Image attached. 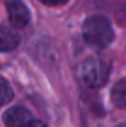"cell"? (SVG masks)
Wrapping results in <instances>:
<instances>
[{"label": "cell", "instance_id": "cell-1", "mask_svg": "<svg viewBox=\"0 0 126 127\" xmlns=\"http://www.w3.org/2000/svg\"><path fill=\"white\" fill-rule=\"evenodd\" d=\"M84 41L91 47L104 49L109 47L115 37L111 22L103 15H91L85 19L82 27Z\"/></svg>", "mask_w": 126, "mask_h": 127}, {"label": "cell", "instance_id": "cell-2", "mask_svg": "<svg viewBox=\"0 0 126 127\" xmlns=\"http://www.w3.org/2000/svg\"><path fill=\"white\" fill-rule=\"evenodd\" d=\"M79 74L89 88H101L109 79L110 63L101 56H91L82 63Z\"/></svg>", "mask_w": 126, "mask_h": 127}, {"label": "cell", "instance_id": "cell-3", "mask_svg": "<svg viewBox=\"0 0 126 127\" xmlns=\"http://www.w3.org/2000/svg\"><path fill=\"white\" fill-rule=\"evenodd\" d=\"M6 11L10 25L15 29H24L31 19L27 6L21 0H6Z\"/></svg>", "mask_w": 126, "mask_h": 127}, {"label": "cell", "instance_id": "cell-4", "mask_svg": "<svg viewBox=\"0 0 126 127\" xmlns=\"http://www.w3.org/2000/svg\"><path fill=\"white\" fill-rule=\"evenodd\" d=\"M32 120L30 110L24 106H12L2 115V121L6 127H29Z\"/></svg>", "mask_w": 126, "mask_h": 127}, {"label": "cell", "instance_id": "cell-5", "mask_svg": "<svg viewBox=\"0 0 126 127\" xmlns=\"http://www.w3.org/2000/svg\"><path fill=\"white\" fill-rule=\"evenodd\" d=\"M111 102L118 109H126V79L116 82L110 93Z\"/></svg>", "mask_w": 126, "mask_h": 127}, {"label": "cell", "instance_id": "cell-6", "mask_svg": "<svg viewBox=\"0 0 126 127\" xmlns=\"http://www.w3.org/2000/svg\"><path fill=\"white\" fill-rule=\"evenodd\" d=\"M1 52H10L20 44V36L10 29L1 26Z\"/></svg>", "mask_w": 126, "mask_h": 127}, {"label": "cell", "instance_id": "cell-7", "mask_svg": "<svg viewBox=\"0 0 126 127\" xmlns=\"http://www.w3.org/2000/svg\"><path fill=\"white\" fill-rule=\"evenodd\" d=\"M14 99V91L11 85L5 78H1V105L9 104Z\"/></svg>", "mask_w": 126, "mask_h": 127}, {"label": "cell", "instance_id": "cell-8", "mask_svg": "<svg viewBox=\"0 0 126 127\" xmlns=\"http://www.w3.org/2000/svg\"><path fill=\"white\" fill-rule=\"evenodd\" d=\"M40 1L47 6H59V5L67 4L69 0H40Z\"/></svg>", "mask_w": 126, "mask_h": 127}, {"label": "cell", "instance_id": "cell-9", "mask_svg": "<svg viewBox=\"0 0 126 127\" xmlns=\"http://www.w3.org/2000/svg\"><path fill=\"white\" fill-rule=\"evenodd\" d=\"M29 127H47V125L44 122L40 121V120H32V122L30 124Z\"/></svg>", "mask_w": 126, "mask_h": 127}, {"label": "cell", "instance_id": "cell-10", "mask_svg": "<svg viewBox=\"0 0 126 127\" xmlns=\"http://www.w3.org/2000/svg\"><path fill=\"white\" fill-rule=\"evenodd\" d=\"M120 20H123L124 24H126V6L123 9V11H121V14H120Z\"/></svg>", "mask_w": 126, "mask_h": 127}]
</instances>
